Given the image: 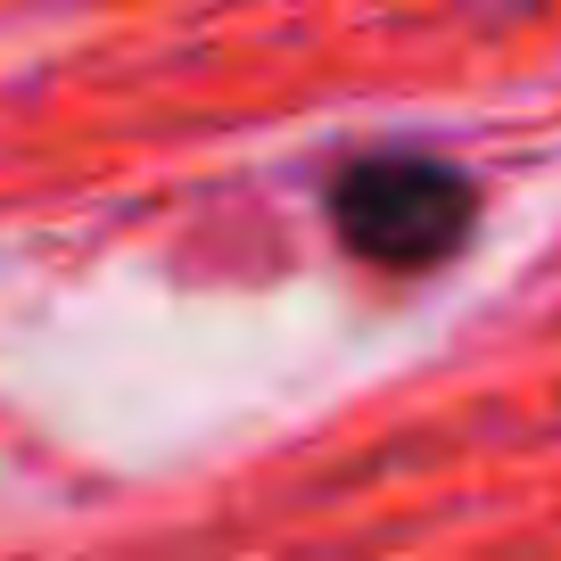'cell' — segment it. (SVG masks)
Listing matches in <instances>:
<instances>
[{
    "instance_id": "6da1fadb",
    "label": "cell",
    "mask_w": 561,
    "mask_h": 561,
    "mask_svg": "<svg viewBox=\"0 0 561 561\" xmlns=\"http://www.w3.org/2000/svg\"><path fill=\"white\" fill-rule=\"evenodd\" d=\"M331 224L347 256L380 264V273H430L446 264L479 224V182L446 158H355L331 182Z\"/></svg>"
}]
</instances>
